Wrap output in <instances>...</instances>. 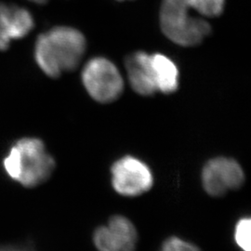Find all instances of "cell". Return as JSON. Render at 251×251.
I'll list each match as a JSON object with an SVG mask.
<instances>
[{
    "mask_svg": "<svg viewBox=\"0 0 251 251\" xmlns=\"http://www.w3.org/2000/svg\"><path fill=\"white\" fill-rule=\"evenodd\" d=\"M86 38L80 31L57 26L37 37L35 58L40 69L50 77L74 71L86 51Z\"/></svg>",
    "mask_w": 251,
    "mask_h": 251,
    "instance_id": "6da1fadb",
    "label": "cell"
},
{
    "mask_svg": "<svg viewBox=\"0 0 251 251\" xmlns=\"http://www.w3.org/2000/svg\"><path fill=\"white\" fill-rule=\"evenodd\" d=\"M9 179L26 188H34L50 178L56 163L37 138H23L10 146L2 160Z\"/></svg>",
    "mask_w": 251,
    "mask_h": 251,
    "instance_id": "7a4b0ae2",
    "label": "cell"
},
{
    "mask_svg": "<svg viewBox=\"0 0 251 251\" xmlns=\"http://www.w3.org/2000/svg\"><path fill=\"white\" fill-rule=\"evenodd\" d=\"M192 10L185 0H162L161 29L172 42L183 47L198 45L210 34V25L204 18L192 16Z\"/></svg>",
    "mask_w": 251,
    "mask_h": 251,
    "instance_id": "3957f363",
    "label": "cell"
},
{
    "mask_svg": "<svg viewBox=\"0 0 251 251\" xmlns=\"http://www.w3.org/2000/svg\"><path fill=\"white\" fill-rule=\"evenodd\" d=\"M82 82L90 97L101 103L118 99L124 90V81L117 66L107 59L96 57L82 70Z\"/></svg>",
    "mask_w": 251,
    "mask_h": 251,
    "instance_id": "277c9868",
    "label": "cell"
},
{
    "mask_svg": "<svg viewBox=\"0 0 251 251\" xmlns=\"http://www.w3.org/2000/svg\"><path fill=\"white\" fill-rule=\"evenodd\" d=\"M112 185L117 194L134 198L148 192L153 185L152 172L141 159L126 155L111 168Z\"/></svg>",
    "mask_w": 251,
    "mask_h": 251,
    "instance_id": "5b68a950",
    "label": "cell"
},
{
    "mask_svg": "<svg viewBox=\"0 0 251 251\" xmlns=\"http://www.w3.org/2000/svg\"><path fill=\"white\" fill-rule=\"evenodd\" d=\"M244 180L241 166L232 158H213L206 163L202 171L203 187L212 197H222L229 190L239 188Z\"/></svg>",
    "mask_w": 251,
    "mask_h": 251,
    "instance_id": "8992f818",
    "label": "cell"
},
{
    "mask_svg": "<svg viewBox=\"0 0 251 251\" xmlns=\"http://www.w3.org/2000/svg\"><path fill=\"white\" fill-rule=\"evenodd\" d=\"M93 242L99 251H134L138 233L128 219L114 216L107 225L100 226L95 231Z\"/></svg>",
    "mask_w": 251,
    "mask_h": 251,
    "instance_id": "52a82bcc",
    "label": "cell"
},
{
    "mask_svg": "<svg viewBox=\"0 0 251 251\" xmlns=\"http://www.w3.org/2000/svg\"><path fill=\"white\" fill-rule=\"evenodd\" d=\"M34 25V19L29 10L0 3V50L9 49L12 40L27 36Z\"/></svg>",
    "mask_w": 251,
    "mask_h": 251,
    "instance_id": "ba28073f",
    "label": "cell"
},
{
    "mask_svg": "<svg viewBox=\"0 0 251 251\" xmlns=\"http://www.w3.org/2000/svg\"><path fill=\"white\" fill-rule=\"evenodd\" d=\"M126 68L131 88L140 95L151 96L157 92L151 66V55L137 51L126 59Z\"/></svg>",
    "mask_w": 251,
    "mask_h": 251,
    "instance_id": "9c48e42d",
    "label": "cell"
},
{
    "mask_svg": "<svg viewBox=\"0 0 251 251\" xmlns=\"http://www.w3.org/2000/svg\"><path fill=\"white\" fill-rule=\"evenodd\" d=\"M151 66L157 92L171 94L178 90L179 70L169 57L161 53L152 54Z\"/></svg>",
    "mask_w": 251,
    "mask_h": 251,
    "instance_id": "30bf717a",
    "label": "cell"
},
{
    "mask_svg": "<svg viewBox=\"0 0 251 251\" xmlns=\"http://www.w3.org/2000/svg\"><path fill=\"white\" fill-rule=\"evenodd\" d=\"M189 7L203 17L220 16L225 9V0H185Z\"/></svg>",
    "mask_w": 251,
    "mask_h": 251,
    "instance_id": "8fae6325",
    "label": "cell"
},
{
    "mask_svg": "<svg viewBox=\"0 0 251 251\" xmlns=\"http://www.w3.org/2000/svg\"><path fill=\"white\" fill-rule=\"evenodd\" d=\"M251 218L246 217L238 221L234 229V240L243 251H251Z\"/></svg>",
    "mask_w": 251,
    "mask_h": 251,
    "instance_id": "7c38bea8",
    "label": "cell"
},
{
    "mask_svg": "<svg viewBox=\"0 0 251 251\" xmlns=\"http://www.w3.org/2000/svg\"><path fill=\"white\" fill-rule=\"evenodd\" d=\"M160 251H200L198 247L192 243L179 239V237H171L166 240Z\"/></svg>",
    "mask_w": 251,
    "mask_h": 251,
    "instance_id": "4fadbf2b",
    "label": "cell"
},
{
    "mask_svg": "<svg viewBox=\"0 0 251 251\" xmlns=\"http://www.w3.org/2000/svg\"><path fill=\"white\" fill-rule=\"evenodd\" d=\"M0 251H15V247H4V248H0Z\"/></svg>",
    "mask_w": 251,
    "mask_h": 251,
    "instance_id": "5bb4252c",
    "label": "cell"
},
{
    "mask_svg": "<svg viewBox=\"0 0 251 251\" xmlns=\"http://www.w3.org/2000/svg\"><path fill=\"white\" fill-rule=\"evenodd\" d=\"M30 1L36 3V4H45L49 0H30Z\"/></svg>",
    "mask_w": 251,
    "mask_h": 251,
    "instance_id": "9a60e30c",
    "label": "cell"
},
{
    "mask_svg": "<svg viewBox=\"0 0 251 251\" xmlns=\"http://www.w3.org/2000/svg\"><path fill=\"white\" fill-rule=\"evenodd\" d=\"M15 251H32V250H29V249H27V248H16V249H15Z\"/></svg>",
    "mask_w": 251,
    "mask_h": 251,
    "instance_id": "2e32d148",
    "label": "cell"
}]
</instances>
